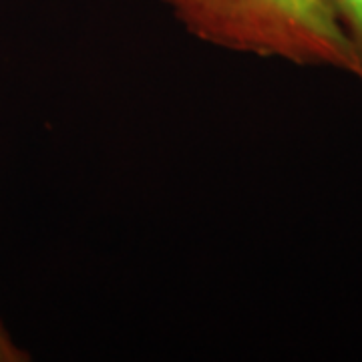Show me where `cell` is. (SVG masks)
<instances>
[{"instance_id": "cell-1", "label": "cell", "mask_w": 362, "mask_h": 362, "mask_svg": "<svg viewBox=\"0 0 362 362\" xmlns=\"http://www.w3.org/2000/svg\"><path fill=\"white\" fill-rule=\"evenodd\" d=\"M214 49L352 75L349 45L326 0H159Z\"/></svg>"}, {"instance_id": "cell-2", "label": "cell", "mask_w": 362, "mask_h": 362, "mask_svg": "<svg viewBox=\"0 0 362 362\" xmlns=\"http://www.w3.org/2000/svg\"><path fill=\"white\" fill-rule=\"evenodd\" d=\"M352 57V77L362 83V0H326Z\"/></svg>"}, {"instance_id": "cell-3", "label": "cell", "mask_w": 362, "mask_h": 362, "mask_svg": "<svg viewBox=\"0 0 362 362\" xmlns=\"http://www.w3.org/2000/svg\"><path fill=\"white\" fill-rule=\"evenodd\" d=\"M28 358L30 356L14 344L8 330L4 328V324L0 322V362H25Z\"/></svg>"}]
</instances>
